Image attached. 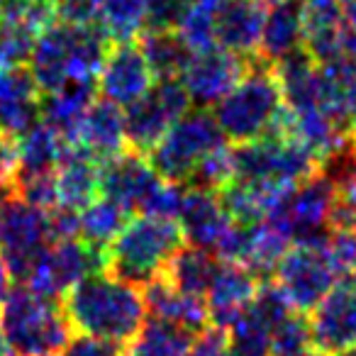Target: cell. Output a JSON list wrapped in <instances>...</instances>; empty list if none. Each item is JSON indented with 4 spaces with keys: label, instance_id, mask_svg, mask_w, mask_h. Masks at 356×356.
I'll return each instance as SVG.
<instances>
[{
    "label": "cell",
    "instance_id": "6da1fadb",
    "mask_svg": "<svg viewBox=\"0 0 356 356\" xmlns=\"http://www.w3.org/2000/svg\"><path fill=\"white\" fill-rule=\"evenodd\" d=\"M66 317L79 334L98 337L113 344H127L147 322L144 291L98 271L76 283L61 298Z\"/></svg>",
    "mask_w": 356,
    "mask_h": 356
},
{
    "label": "cell",
    "instance_id": "7a4b0ae2",
    "mask_svg": "<svg viewBox=\"0 0 356 356\" xmlns=\"http://www.w3.org/2000/svg\"><path fill=\"white\" fill-rule=\"evenodd\" d=\"M113 40L100 25H69L56 20L47 27L30 56V74L42 93L61 88L69 81H95Z\"/></svg>",
    "mask_w": 356,
    "mask_h": 356
},
{
    "label": "cell",
    "instance_id": "3957f363",
    "mask_svg": "<svg viewBox=\"0 0 356 356\" xmlns=\"http://www.w3.org/2000/svg\"><path fill=\"white\" fill-rule=\"evenodd\" d=\"M213 115L225 139L232 144H247L268 134H278L286 103L273 66L252 56L247 74L215 105Z\"/></svg>",
    "mask_w": 356,
    "mask_h": 356
},
{
    "label": "cell",
    "instance_id": "277c9868",
    "mask_svg": "<svg viewBox=\"0 0 356 356\" xmlns=\"http://www.w3.org/2000/svg\"><path fill=\"white\" fill-rule=\"evenodd\" d=\"M178 220L139 215L105 249V271L129 286L147 288L166 271L171 257L184 247Z\"/></svg>",
    "mask_w": 356,
    "mask_h": 356
},
{
    "label": "cell",
    "instance_id": "5b68a950",
    "mask_svg": "<svg viewBox=\"0 0 356 356\" xmlns=\"http://www.w3.org/2000/svg\"><path fill=\"white\" fill-rule=\"evenodd\" d=\"M0 332L13 356H61L74 327L59 300L15 286L0 302Z\"/></svg>",
    "mask_w": 356,
    "mask_h": 356
},
{
    "label": "cell",
    "instance_id": "8992f818",
    "mask_svg": "<svg viewBox=\"0 0 356 356\" xmlns=\"http://www.w3.org/2000/svg\"><path fill=\"white\" fill-rule=\"evenodd\" d=\"M234 181L268 184L278 188H293L307 178L317 176L322 168L320 159L293 137L254 139L234 144Z\"/></svg>",
    "mask_w": 356,
    "mask_h": 356
},
{
    "label": "cell",
    "instance_id": "52a82bcc",
    "mask_svg": "<svg viewBox=\"0 0 356 356\" xmlns=\"http://www.w3.org/2000/svg\"><path fill=\"white\" fill-rule=\"evenodd\" d=\"M225 142L227 139L215 115L210 110L195 108L178 120L147 156L163 181L186 186L195 166Z\"/></svg>",
    "mask_w": 356,
    "mask_h": 356
},
{
    "label": "cell",
    "instance_id": "ba28073f",
    "mask_svg": "<svg viewBox=\"0 0 356 356\" xmlns=\"http://www.w3.org/2000/svg\"><path fill=\"white\" fill-rule=\"evenodd\" d=\"M337 205V186L325 173L288 188L268 220L293 244H325L332 237V213Z\"/></svg>",
    "mask_w": 356,
    "mask_h": 356
},
{
    "label": "cell",
    "instance_id": "9c48e42d",
    "mask_svg": "<svg viewBox=\"0 0 356 356\" xmlns=\"http://www.w3.org/2000/svg\"><path fill=\"white\" fill-rule=\"evenodd\" d=\"M341 278L344 276L332 259L330 242L293 244L273 273V283L281 288L293 310L302 315L315 310Z\"/></svg>",
    "mask_w": 356,
    "mask_h": 356
},
{
    "label": "cell",
    "instance_id": "30bf717a",
    "mask_svg": "<svg viewBox=\"0 0 356 356\" xmlns=\"http://www.w3.org/2000/svg\"><path fill=\"white\" fill-rule=\"evenodd\" d=\"M54 242L51 218L10 193L0 200V257L17 283L27 278L40 254Z\"/></svg>",
    "mask_w": 356,
    "mask_h": 356
},
{
    "label": "cell",
    "instance_id": "8fae6325",
    "mask_svg": "<svg viewBox=\"0 0 356 356\" xmlns=\"http://www.w3.org/2000/svg\"><path fill=\"white\" fill-rule=\"evenodd\" d=\"M105 271V252L83 239H56L35 261L27 278L17 286L30 288L37 296L59 300L86 276Z\"/></svg>",
    "mask_w": 356,
    "mask_h": 356
},
{
    "label": "cell",
    "instance_id": "7c38bea8",
    "mask_svg": "<svg viewBox=\"0 0 356 356\" xmlns=\"http://www.w3.org/2000/svg\"><path fill=\"white\" fill-rule=\"evenodd\" d=\"M191 95L181 79L156 81L154 88L124 110V134L132 152L149 154L159 139L191 110Z\"/></svg>",
    "mask_w": 356,
    "mask_h": 356
},
{
    "label": "cell",
    "instance_id": "4fadbf2b",
    "mask_svg": "<svg viewBox=\"0 0 356 356\" xmlns=\"http://www.w3.org/2000/svg\"><path fill=\"white\" fill-rule=\"evenodd\" d=\"M249 64L252 56H239L222 47H210L191 56L188 66L181 74V83L186 86L195 108L210 110L242 81Z\"/></svg>",
    "mask_w": 356,
    "mask_h": 356
},
{
    "label": "cell",
    "instance_id": "5bb4252c",
    "mask_svg": "<svg viewBox=\"0 0 356 356\" xmlns=\"http://www.w3.org/2000/svg\"><path fill=\"white\" fill-rule=\"evenodd\" d=\"M154 83H156V76L149 61L144 59L137 40L113 42L98 74L100 98L120 108H129L137 100H142L154 88Z\"/></svg>",
    "mask_w": 356,
    "mask_h": 356
},
{
    "label": "cell",
    "instance_id": "9a60e30c",
    "mask_svg": "<svg viewBox=\"0 0 356 356\" xmlns=\"http://www.w3.org/2000/svg\"><path fill=\"white\" fill-rule=\"evenodd\" d=\"M161 181L163 178L154 171L147 154L132 149L100 163V193L122 205L127 213H142L149 195Z\"/></svg>",
    "mask_w": 356,
    "mask_h": 356
},
{
    "label": "cell",
    "instance_id": "2e32d148",
    "mask_svg": "<svg viewBox=\"0 0 356 356\" xmlns=\"http://www.w3.org/2000/svg\"><path fill=\"white\" fill-rule=\"evenodd\" d=\"M312 346L327 356L356 346V281H339L312 310Z\"/></svg>",
    "mask_w": 356,
    "mask_h": 356
},
{
    "label": "cell",
    "instance_id": "e0dca14e",
    "mask_svg": "<svg viewBox=\"0 0 356 356\" xmlns=\"http://www.w3.org/2000/svg\"><path fill=\"white\" fill-rule=\"evenodd\" d=\"M42 95L27 66H0V132L17 139L42 122Z\"/></svg>",
    "mask_w": 356,
    "mask_h": 356
},
{
    "label": "cell",
    "instance_id": "ac0fdd59",
    "mask_svg": "<svg viewBox=\"0 0 356 356\" xmlns=\"http://www.w3.org/2000/svg\"><path fill=\"white\" fill-rule=\"evenodd\" d=\"M178 225H181V232H184L188 247H198L215 254L222 239L227 237V232L232 229L234 220L225 210L220 193H208V191L186 186Z\"/></svg>",
    "mask_w": 356,
    "mask_h": 356
},
{
    "label": "cell",
    "instance_id": "d6986e66",
    "mask_svg": "<svg viewBox=\"0 0 356 356\" xmlns=\"http://www.w3.org/2000/svg\"><path fill=\"white\" fill-rule=\"evenodd\" d=\"M259 286H261V281L249 268L229 261L220 264L218 276H215L213 286H210L208 296H205L210 312V327L227 332V327L252 305Z\"/></svg>",
    "mask_w": 356,
    "mask_h": 356
},
{
    "label": "cell",
    "instance_id": "ffe728a7",
    "mask_svg": "<svg viewBox=\"0 0 356 356\" xmlns=\"http://www.w3.org/2000/svg\"><path fill=\"white\" fill-rule=\"evenodd\" d=\"M74 147L93 156L98 163H105L127 152L129 144L124 134V113L120 110V105L105 98L95 100L81 122Z\"/></svg>",
    "mask_w": 356,
    "mask_h": 356
},
{
    "label": "cell",
    "instance_id": "44dd1931",
    "mask_svg": "<svg viewBox=\"0 0 356 356\" xmlns=\"http://www.w3.org/2000/svg\"><path fill=\"white\" fill-rule=\"evenodd\" d=\"M264 17H266V10L254 0H225L215 15L218 47L239 56H257Z\"/></svg>",
    "mask_w": 356,
    "mask_h": 356
},
{
    "label": "cell",
    "instance_id": "7402d4cb",
    "mask_svg": "<svg viewBox=\"0 0 356 356\" xmlns=\"http://www.w3.org/2000/svg\"><path fill=\"white\" fill-rule=\"evenodd\" d=\"M144 302H147V312H152V317L171 322V325L181 327L195 337L210 327V312L205 298L176 291L163 276H159L156 281H152L144 288Z\"/></svg>",
    "mask_w": 356,
    "mask_h": 356
},
{
    "label": "cell",
    "instance_id": "603a6c76",
    "mask_svg": "<svg viewBox=\"0 0 356 356\" xmlns=\"http://www.w3.org/2000/svg\"><path fill=\"white\" fill-rule=\"evenodd\" d=\"M305 47V20L298 0H281L266 10L257 56L266 64H278Z\"/></svg>",
    "mask_w": 356,
    "mask_h": 356
},
{
    "label": "cell",
    "instance_id": "cb8c5ba5",
    "mask_svg": "<svg viewBox=\"0 0 356 356\" xmlns=\"http://www.w3.org/2000/svg\"><path fill=\"white\" fill-rule=\"evenodd\" d=\"M95 100H98L95 81H69L61 88L42 95V122L54 127L74 147L81 122Z\"/></svg>",
    "mask_w": 356,
    "mask_h": 356
},
{
    "label": "cell",
    "instance_id": "d4e9b609",
    "mask_svg": "<svg viewBox=\"0 0 356 356\" xmlns=\"http://www.w3.org/2000/svg\"><path fill=\"white\" fill-rule=\"evenodd\" d=\"M17 144V168H15V184L25 178L49 176L56 173L66 154L71 152V144L49 127L47 122H37L30 132L15 139Z\"/></svg>",
    "mask_w": 356,
    "mask_h": 356
},
{
    "label": "cell",
    "instance_id": "484cf974",
    "mask_svg": "<svg viewBox=\"0 0 356 356\" xmlns=\"http://www.w3.org/2000/svg\"><path fill=\"white\" fill-rule=\"evenodd\" d=\"M56 195H59L56 208L74 210V213H81L90 203H95L103 195L100 193V163L86 152L71 147L56 171Z\"/></svg>",
    "mask_w": 356,
    "mask_h": 356
},
{
    "label": "cell",
    "instance_id": "4316f807",
    "mask_svg": "<svg viewBox=\"0 0 356 356\" xmlns=\"http://www.w3.org/2000/svg\"><path fill=\"white\" fill-rule=\"evenodd\" d=\"M273 71L291 113L320 108V64L305 49L273 64Z\"/></svg>",
    "mask_w": 356,
    "mask_h": 356
},
{
    "label": "cell",
    "instance_id": "83f0119b",
    "mask_svg": "<svg viewBox=\"0 0 356 356\" xmlns=\"http://www.w3.org/2000/svg\"><path fill=\"white\" fill-rule=\"evenodd\" d=\"M222 259L213 252L198 247H181L168 261L166 271L161 273L176 291L188 296L205 298L213 286Z\"/></svg>",
    "mask_w": 356,
    "mask_h": 356
},
{
    "label": "cell",
    "instance_id": "f1b7e54d",
    "mask_svg": "<svg viewBox=\"0 0 356 356\" xmlns=\"http://www.w3.org/2000/svg\"><path fill=\"white\" fill-rule=\"evenodd\" d=\"M137 44L144 59L152 66L156 81L181 79L191 56H193V49L186 44L184 37L176 30H149V27H144L137 35Z\"/></svg>",
    "mask_w": 356,
    "mask_h": 356
},
{
    "label": "cell",
    "instance_id": "f546056e",
    "mask_svg": "<svg viewBox=\"0 0 356 356\" xmlns=\"http://www.w3.org/2000/svg\"><path fill=\"white\" fill-rule=\"evenodd\" d=\"M288 188L268 184H249V181H232L225 191H220L225 210L239 225H259L268 220L276 203Z\"/></svg>",
    "mask_w": 356,
    "mask_h": 356
},
{
    "label": "cell",
    "instance_id": "4dcf8cb0",
    "mask_svg": "<svg viewBox=\"0 0 356 356\" xmlns=\"http://www.w3.org/2000/svg\"><path fill=\"white\" fill-rule=\"evenodd\" d=\"M195 334L163 320H147L142 330L120 349V356H188Z\"/></svg>",
    "mask_w": 356,
    "mask_h": 356
},
{
    "label": "cell",
    "instance_id": "1f68e13d",
    "mask_svg": "<svg viewBox=\"0 0 356 356\" xmlns=\"http://www.w3.org/2000/svg\"><path fill=\"white\" fill-rule=\"evenodd\" d=\"M129 215L122 205H118L115 200L103 198L100 195L95 203H90L88 208H83L79 213V222H81V239L86 244L95 249H108L110 244L118 239V234L127 227Z\"/></svg>",
    "mask_w": 356,
    "mask_h": 356
},
{
    "label": "cell",
    "instance_id": "d6a6232c",
    "mask_svg": "<svg viewBox=\"0 0 356 356\" xmlns=\"http://www.w3.org/2000/svg\"><path fill=\"white\" fill-rule=\"evenodd\" d=\"M273 327L252 305L227 327L229 354L232 356H271Z\"/></svg>",
    "mask_w": 356,
    "mask_h": 356
},
{
    "label": "cell",
    "instance_id": "836d02e7",
    "mask_svg": "<svg viewBox=\"0 0 356 356\" xmlns=\"http://www.w3.org/2000/svg\"><path fill=\"white\" fill-rule=\"evenodd\" d=\"M234 181V149L227 142L208 154L203 161L195 166L193 176L188 178V188L220 193Z\"/></svg>",
    "mask_w": 356,
    "mask_h": 356
},
{
    "label": "cell",
    "instance_id": "e575fe53",
    "mask_svg": "<svg viewBox=\"0 0 356 356\" xmlns=\"http://www.w3.org/2000/svg\"><path fill=\"white\" fill-rule=\"evenodd\" d=\"M312 351L310 320L293 310L271 332V356H307Z\"/></svg>",
    "mask_w": 356,
    "mask_h": 356
},
{
    "label": "cell",
    "instance_id": "d590c367",
    "mask_svg": "<svg viewBox=\"0 0 356 356\" xmlns=\"http://www.w3.org/2000/svg\"><path fill=\"white\" fill-rule=\"evenodd\" d=\"M332 229H356V173L337 186V205Z\"/></svg>",
    "mask_w": 356,
    "mask_h": 356
},
{
    "label": "cell",
    "instance_id": "8d00e7d4",
    "mask_svg": "<svg viewBox=\"0 0 356 356\" xmlns=\"http://www.w3.org/2000/svg\"><path fill=\"white\" fill-rule=\"evenodd\" d=\"M17 168V144L6 132H0V198L13 193Z\"/></svg>",
    "mask_w": 356,
    "mask_h": 356
},
{
    "label": "cell",
    "instance_id": "74e56055",
    "mask_svg": "<svg viewBox=\"0 0 356 356\" xmlns=\"http://www.w3.org/2000/svg\"><path fill=\"white\" fill-rule=\"evenodd\" d=\"M61 356H120V344L98 339V337L79 334L69 341Z\"/></svg>",
    "mask_w": 356,
    "mask_h": 356
},
{
    "label": "cell",
    "instance_id": "f35d334b",
    "mask_svg": "<svg viewBox=\"0 0 356 356\" xmlns=\"http://www.w3.org/2000/svg\"><path fill=\"white\" fill-rule=\"evenodd\" d=\"M188 356H232L229 354L227 334L222 330H218V327H208V330L195 337Z\"/></svg>",
    "mask_w": 356,
    "mask_h": 356
},
{
    "label": "cell",
    "instance_id": "ab89813d",
    "mask_svg": "<svg viewBox=\"0 0 356 356\" xmlns=\"http://www.w3.org/2000/svg\"><path fill=\"white\" fill-rule=\"evenodd\" d=\"M178 6L186 10H203V13H218L225 0H176Z\"/></svg>",
    "mask_w": 356,
    "mask_h": 356
},
{
    "label": "cell",
    "instance_id": "60d3db41",
    "mask_svg": "<svg viewBox=\"0 0 356 356\" xmlns=\"http://www.w3.org/2000/svg\"><path fill=\"white\" fill-rule=\"evenodd\" d=\"M10 291H13V276H10V271H8L3 257H0V302L6 300Z\"/></svg>",
    "mask_w": 356,
    "mask_h": 356
},
{
    "label": "cell",
    "instance_id": "b9f144b4",
    "mask_svg": "<svg viewBox=\"0 0 356 356\" xmlns=\"http://www.w3.org/2000/svg\"><path fill=\"white\" fill-rule=\"evenodd\" d=\"M341 13H344V22L346 27L356 30V0H339Z\"/></svg>",
    "mask_w": 356,
    "mask_h": 356
},
{
    "label": "cell",
    "instance_id": "7bdbcfd3",
    "mask_svg": "<svg viewBox=\"0 0 356 356\" xmlns=\"http://www.w3.org/2000/svg\"><path fill=\"white\" fill-rule=\"evenodd\" d=\"M349 276L356 281V229H351V271Z\"/></svg>",
    "mask_w": 356,
    "mask_h": 356
},
{
    "label": "cell",
    "instance_id": "ee69618b",
    "mask_svg": "<svg viewBox=\"0 0 356 356\" xmlns=\"http://www.w3.org/2000/svg\"><path fill=\"white\" fill-rule=\"evenodd\" d=\"M0 356H13L10 346H8L6 337H3V332H0Z\"/></svg>",
    "mask_w": 356,
    "mask_h": 356
},
{
    "label": "cell",
    "instance_id": "f6af8a7d",
    "mask_svg": "<svg viewBox=\"0 0 356 356\" xmlns=\"http://www.w3.org/2000/svg\"><path fill=\"white\" fill-rule=\"evenodd\" d=\"M337 356H356V346H351V349H344V351H339Z\"/></svg>",
    "mask_w": 356,
    "mask_h": 356
},
{
    "label": "cell",
    "instance_id": "bcb514c9",
    "mask_svg": "<svg viewBox=\"0 0 356 356\" xmlns=\"http://www.w3.org/2000/svg\"><path fill=\"white\" fill-rule=\"evenodd\" d=\"M307 356H327V354H322V351H310Z\"/></svg>",
    "mask_w": 356,
    "mask_h": 356
},
{
    "label": "cell",
    "instance_id": "7dc6e473",
    "mask_svg": "<svg viewBox=\"0 0 356 356\" xmlns=\"http://www.w3.org/2000/svg\"><path fill=\"white\" fill-rule=\"evenodd\" d=\"M0 27H3V6H0Z\"/></svg>",
    "mask_w": 356,
    "mask_h": 356
},
{
    "label": "cell",
    "instance_id": "c3c4849f",
    "mask_svg": "<svg viewBox=\"0 0 356 356\" xmlns=\"http://www.w3.org/2000/svg\"><path fill=\"white\" fill-rule=\"evenodd\" d=\"M49 3H54V8H56V3H59V0H49Z\"/></svg>",
    "mask_w": 356,
    "mask_h": 356
},
{
    "label": "cell",
    "instance_id": "681fc988",
    "mask_svg": "<svg viewBox=\"0 0 356 356\" xmlns=\"http://www.w3.org/2000/svg\"><path fill=\"white\" fill-rule=\"evenodd\" d=\"M298 3H300V6H302V3H307V0H298Z\"/></svg>",
    "mask_w": 356,
    "mask_h": 356
},
{
    "label": "cell",
    "instance_id": "f907efd6",
    "mask_svg": "<svg viewBox=\"0 0 356 356\" xmlns=\"http://www.w3.org/2000/svg\"><path fill=\"white\" fill-rule=\"evenodd\" d=\"M6 198H8V195H6ZM0 200H3V198H0Z\"/></svg>",
    "mask_w": 356,
    "mask_h": 356
}]
</instances>
